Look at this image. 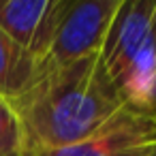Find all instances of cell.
Instances as JSON below:
<instances>
[{
    "mask_svg": "<svg viewBox=\"0 0 156 156\" xmlns=\"http://www.w3.org/2000/svg\"><path fill=\"white\" fill-rule=\"evenodd\" d=\"M11 103L22 122L24 150L30 152L79 143L103 130L126 107L103 73L98 56L64 66L47 64Z\"/></svg>",
    "mask_w": 156,
    "mask_h": 156,
    "instance_id": "obj_1",
    "label": "cell"
},
{
    "mask_svg": "<svg viewBox=\"0 0 156 156\" xmlns=\"http://www.w3.org/2000/svg\"><path fill=\"white\" fill-rule=\"evenodd\" d=\"M156 0H122L98 51V64L128 107L145 111L156 79Z\"/></svg>",
    "mask_w": 156,
    "mask_h": 156,
    "instance_id": "obj_2",
    "label": "cell"
},
{
    "mask_svg": "<svg viewBox=\"0 0 156 156\" xmlns=\"http://www.w3.org/2000/svg\"><path fill=\"white\" fill-rule=\"evenodd\" d=\"M120 2L122 0H69L47 54V64L64 66L98 56Z\"/></svg>",
    "mask_w": 156,
    "mask_h": 156,
    "instance_id": "obj_3",
    "label": "cell"
},
{
    "mask_svg": "<svg viewBox=\"0 0 156 156\" xmlns=\"http://www.w3.org/2000/svg\"><path fill=\"white\" fill-rule=\"evenodd\" d=\"M156 147V128L137 107H124L96 135L58 150L30 152V156H147Z\"/></svg>",
    "mask_w": 156,
    "mask_h": 156,
    "instance_id": "obj_4",
    "label": "cell"
},
{
    "mask_svg": "<svg viewBox=\"0 0 156 156\" xmlns=\"http://www.w3.org/2000/svg\"><path fill=\"white\" fill-rule=\"evenodd\" d=\"M69 0H0V30L37 60L47 62Z\"/></svg>",
    "mask_w": 156,
    "mask_h": 156,
    "instance_id": "obj_5",
    "label": "cell"
},
{
    "mask_svg": "<svg viewBox=\"0 0 156 156\" xmlns=\"http://www.w3.org/2000/svg\"><path fill=\"white\" fill-rule=\"evenodd\" d=\"M47 62L37 60L0 30V94L9 101L20 98L45 71Z\"/></svg>",
    "mask_w": 156,
    "mask_h": 156,
    "instance_id": "obj_6",
    "label": "cell"
},
{
    "mask_svg": "<svg viewBox=\"0 0 156 156\" xmlns=\"http://www.w3.org/2000/svg\"><path fill=\"white\" fill-rule=\"evenodd\" d=\"M24 150V133L13 103L0 94V156H11Z\"/></svg>",
    "mask_w": 156,
    "mask_h": 156,
    "instance_id": "obj_7",
    "label": "cell"
},
{
    "mask_svg": "<svg viewBox=\"0 0 156 156\" xmlns=\"http://www.w3.org/2000/svg\"><path fill=\"white\" fill-rule=\"evenodd\" d=\"M145 113L150 115V120L156 128V79L152 83V90H150V96H147V103H145Z\"/></svg>",
    "mask_w": 156,
    "mask_h": 156,
    "instance_id": "obj_8",
    "label": "cell"
},
{
    "mask_svg": "<svg viewBox=\"0 0 156 156\" xmlns=\"http://www.w3.org/2000/svg\"><path fill=\"white\" fill-rule=\"evenodd\" d=\"M11 156H30V154H28V150H20V152H15V154H11Z\"/></svg>",
    "mask_w": 156,
    "mask_h": 156,
    "instance_id": "obj_9",
    "label": "cell"
},
{
    "mask_svg": "<svg viewBox=\"0 0 156 156\" xmlns=\"http://www.w3.org/2000/svg\"><path fill=\"white\" fill-rule=\"evenodd\" d=\"M152 26H154V39H156V9H154V20H152Z\"/></svg>",
    "mask_w": 156,
    "mask_h": 156,
    "instance_id": "obj_10",
    "label": "cell"
},
{
    "mask_svg": "<svg viewBox=\"0 0 156 156\" xmlns=\"http://www.w3.org/2000/svg\"><path fill=\"white\" fill-rule=\"evenodd\" d=\"M147 156H156V147H154V150H152V152H150Z\"/></svg>",
    "mask_w": 156,
    "mask_h": 156,
    "instance_id": "obj_11",
    "label": "cell"
}]
</instances>
